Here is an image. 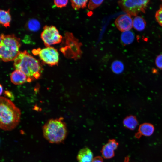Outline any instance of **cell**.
<instances>
[{
	"instance_id": "6da1fadb",
	"label": "cell",
	"mask_w": 162,
	"mask_h": 162,
	"mask_svg": "<svg viewBox=\"0 0 162 162\" xmlns=\"http://www.w3.org/2000/svg\"><path fill=\"white\" fill-rule=\"evenodd\" d=\"M21 112L10 100L0 96V128L10 131L14 129L19 124Z\"/></svg>"
},
{
	"instance_id": "7a4b0ae2",
	"label": "cell",
	"mask_w": 162,
	"mask_h": 162,
	"mask_svg": "<svg viewBox=\"0 0 162 162\" xmlns=\"http://www.w3.org/2000/svg\"><path fill=\"white\" fill-rule=\"evenodd\" d=\"M14 61V68L26 75L27 82H31L40 77L42 70L41 65L26 51H20Z\"/></svg>"
},
{
	"instance_id": "3957f363",
	"label": "cell",
	"mask_w": 162,
	"mask_h": 162,
	"mask_svg": "<svg viewBox=\"0 0 162 162\" xmlns=\"http://www.w3.org/2000/svg\"><path fill=\"white\" fill-rule=\"evenodd\" d=\"M42 130L44 137L52 143L63 141L68 133L66 125L62 117L50 119L44 125Z\"/></svg>"
},
{
	"instance_id": "277c9868",
	"label": "cell",
	"mask_w": 162,
	"mask_h": 162,
	"mask_svg": "<svg viewBox=\"0 0 162 162\" xmlns=\"http://www.w3.org/2000/svg\"><path fill=\"white\" fill-rule=\"evenodd\" d=\"M0 59L5 62L14 61L20 51V40L14 34L0 35Z\"/></svg>"
},
{
	"instance_id": "5b68a950",
	"label": "cell",
	"mask_w": 162,
	"mask_h": 162,
	"mask_svg": "<svg viewBox=\"0 0 162 162\" xmlns=\"http://www.w3.org/2000/svg\"><path fill=\"white\" fill-rule=\"evenodd\" d=\"M149 1L123 0L118 2L119 6L127 14L136 16L141 12L144 13Z\"/></svg>"
},
{
	"instance_id": "8992f818",
	"label": "cell",
	"mask_w": 162,
	"mask_h": 162,
	"mask_svg": "<svg viewBox=\"0 0 162 162\" xmlns=\"http://www.w3.org/2000/svg\"><path fill=\"white\" fill-rule=\"evenodd\" d=\"M35 55H38L44 63L50 66L58 64L59 54L57 50L53 47L49 46L40 49H34L32 51Z\"/></svg>"
},
{
	"instance_id": "52a82bcc",
	"label": "cell",
	"mask_w": 162,
	"mask_h": 162,
	"mask_svg": "<svg viewBox=\"0 0 162 162\" xmlns=\"http://www.w3.org/2000/svg\"><path fill=\"white\" fill-rule=\"evenodd\" d=\"M41 37L46 47L60 43L62 39L56 28L53 26L46 25L43 28Z\"/></svg>"
},
{
	"instance_id": "ba28073f",
	"label": "cell",
	"mask_w": 162,
	"mask_h": 162,
	"mask_svg": "<svg viewBox=\"0 0 162 162\" xmlns=\"http://www.w3.org/2000/svg\"><path fill=\"white\" fill-rule=\"evenodd\" d=\"M117 28L122 32L130 30L133 26V20L131 16L126 14L119 16L115 21Z\"/></svg>"
},
{
	"instance_id": "9c48e42d",
	"label": "cell",
	"mask_w": 162,
	"mask_h": 162,
	"mask_svg": "<svg viewBox=\"0 0 162 162\" xmlns=\"http://www.w3.org/2000/svg\"><path fill=\"white\" fill-rule=\"evenodd\" d=\"M68 35V38L69 40L68 44L71 52L70 58L75 59H79L82 54L80 49L82 44L79 42L78 40L75 38L72 34L69 33Z\"/></svg>"
},
{
	"instance_id": "30bf717a",
	"label": "cell",
	"mask_w": 162,
	"mask_h": 162,
	"mask_svg": "<svg viewBox=\"0 0 162 162\" xmlns=\"http://www.w3.org/2000/svg\"><path fill=\"white\" fill-rule=\"evenodd\" d=\"M118 145V142L115 140H109L102 148L101 152L103 157L106 159L113 157L115 155V151Z\"/></svg>"
},
{
	"instance_id": "8fae6325",
	"label": "cell",
	"mask_w": 162,
	"mask_h": 162,
	"mask_svg": "<svg viewBox=\"0 0 162 162\" xmlns=\"http://www.w3.org/2000/svg\"><path fill=\"white\" fill-rule=\"evenodd\" d=\"M93 158L92 151L87 147L81 149L77 156L78 162H92Z\"/></svg>"
},
{
	"instance_id": "7c38bea8",
	"label": "cell",
	"mask_w": 162,
	"mask_h": 162,
	"mask_svg": "<svg viewBox=\"0 0 162 162\" xmlns=\"http://www.w3.org/2000/svg\"><path fill=\"white\" fill-rule=\"evenodd\" d=\"M154 130V127L152 124L148 123H143L140 126L136 137L138 138L142 135L150 136L153 134Z\"/></svg>"
},
{
	"instance_id": "4fadbf2b",
	"label": "cell",
	"mask_w": 162,
	"mask_h": 162,
	"mask_svg": "<svg viewBox=\"0 0 162 162\" xmlns=\"http://www.w3.org/2000/svg\"><path fill=\"white\" fill-rule=\"evenodd\" d=\"M11 82L16 85H20L27 82V77L22 71L15 70L11 74L10 76Z\"/></svg>"
},
{
	"instance_id": "5bb4252c",
	"label": "cell",
	"mask_w": 162,
	"mask_h": 162,
	"mask_svg": "<svg viewBox=\"0 0 162 162\" xmlns=\"http://www.w3.org/2000/svg\"><path fill=\"white\" fill-rule=\"evenodd\" d=\"M138 123L136 117L132 115L127 116L123 121L124 126L130 130H134L137 127Z\"/></svg>"
},
{
	"instance_id": "9a60e30c",
	"label": "cell",
	"mask_w": 162,
	"mask_h": 162,
	"mask_svg": "<svg viewBox=\"0 0 162 162\" xmlns=\"http://www.w3.org/2000/svg\"><path fill=\"white\" fill-rule=\"evenodd\" d=\"M11 17L10 13V10H0V24L7 27L10 26Z\"/></svg>"
},
{
	"instance_id": "2e32d148",
	"label": "cell",
	"mask_w": 162,
	"mask_h": 162,
	"mask_svg": "<svg viewBox=\"0 0 162 162\" xmlns=\"http://www.w3.org/2000/svg\"><path fill=\"white\" fill-rule=\"evenodd\" d=\"M134 39V34L130 30L123 32L121 35V42L124 45L130 44L133 41Z\"/></svg>"
},
{
	"instance_id": "e0dca14e",
	"label": "cell",
	"mask_w": 162,
	"mask_h": 162,
	"mask_svg": "<svg viewBox=\"0 0 162 162\" xmlns=\"http://www.w3.org/2000/svg\"><path fill=\"white\" fill-rule=\"evenodd\" d=\"M146 25L145 20L140 16H135L133 20V26L137 31H140L143 30Z\"/></svg>"
},
{
	"instance_id": "ac0fdd59",
	"label": "cell",
	"mask_w": 162,
	"mask_h": 162,
	"mask_svg": "<svg viewBox=\"0 0 162 162\" xmlns=\"http://www.w3.org/2000/svg\"><path fill=\"white\" fill-rule=\"evenodd\" d=\"M111 68L114 73L116 74H119L123 71L124 65L121 62L118 60H116L112 63Z\"/></svg>"
},
{
	"instance_id": "d6986e66",
	"label": "cell",
	"mask_w": 162,
	"mask_h": 162,
	"mask_svg": "<svg viewBox=\"0 0 162 162\" xmlns=\"http://www.w3.org/2000/svg\"><path fill=\"white\" fill-rule=\"evenodd\" d=\"M40 22L35 19L29 20L27 23L28 29L31 31H37L40 28Z\"/></svg>"
},
{
	"instance_id": "ffe728a7",
	"label": "cell",
	"mask_w": 162,
	"mask_h": 162,
	"mask_svg": "<svg viewBox=\"0 0 162 162\" xmlns=\"http://www.w3.org/2000/svg\"><path fill=\"white\" fill-rule=\"evenodd\" d=\"M71 5L75 10L83 8L86 7L88 0H71Z\"/></svg>"
},
{
	"instance_id": "44dd1931",
	"label": "cell",
	"mask_w": 162,
	"mask_h": 162,
	"mask_svg": "<svg viewBox=\"0 0 162 162\" xmlns=\"http://www.w3.org/2000/svg\"><path fill=\"white\" fill-rule=\"evenodd\" d=\"M103 2L104 0H90L88 8L90 10H93L100 5Z\"/></svg>"
},
{
	"instance_id": "7402d4cb",
	"label": "cell",
	"mask_w": 162,
	"mask_h": 162,
	"mask_svg": "<svg viewBox=\"0 0 162 162\" xmlns=\"http://www.w3.org/2000/svg\"><path fill=\"white\" fill-rule=\"evenodd\" d=\"M155 17L158 22L162 26V4L159 9L156 12Z\"/></svg>"
},
{
	"instance_id": "603a6c76",
	"label": "cell",
	"mask_w": 162,
	"mask_h": 162,
	"mask_svg": "<svg viewBox=\"0 0 162 162\" xmlns=\"http://www.w3.org/2000/svg\"><path fill=\"white\" fill-rule=\"evenodd\" d=\"M54 3L58 8H62L65 7L68 2L67 0H54Z\"/></svg>"
},
{
	"instance_id": "cb8c5ba5",
	"label": "cell",
	"mask_w": 162,
	"mask_h": 162,
	"mask_svg": "<svg viewBox=\"0 0 162 162\" xmlns=\"http://www.w3.org/2000/svg\"><path fill=\"white\" fill-rule=\"evenodd\" d=\"M156 66L159 69L162 70V54L158 55L155 60Z\"/></svg>"
},
{
	"instance_id": "d4e9b609",
	"label": "cell",
	"mask_w": 162,
	"mask_h": 162,
	"mask_svg": "<svg viewBox=\"0 0 162 162\" xmlns=\"http://www.w3.org/2000/svg\"><path fill=\"white\" fill-rule=\"evenodd\" d=\"M92 162H103V160L101 156H97L94 158Z\"/></svg>"
},
{
	"instance_id": "484cf974",
	"label": "cell",
	"mask_w": 162,
	"mask_h": 162,
	"mask_svg": "<svg viewBox=\"0 0 162 162\" xmlns=\"http://www.w3.org/2000/svg\"><path fill=\"white\" fill-rule=\"evenodd\" d=\"M3 92V88L2 86L0 84V96L2 94Z\"/></svg>"
},
{
	"instance_id": "4316f807",
	"label": "cell",
	"mask_w": 162,
	"mask_h": 162,
	"mask_svg": "<svg viewBox=\"0 0 162 162\" xmlns=\"http://www.w3.org/2000/svg\"><path fill=\"white\" fill-rule=\"evenodd\" d=\"M129 158L128 157H126L124 160V162H128L129 160Z\"/></svg>"
},
{
	"instance_id": "83f0119b",
	"label": "cell",
	"mask_w": 162,
	"mask_h": 162,
	"mask_svg": "<svg viewBox=\"0 0 162 162\" xmlns=\"http://www.w3.org/2000/svg\"><path fill=\"white\" fill-rule=\"evenodd\" d=\"M1 40V36H0V42Z\"/></svg>"
},
{
	"instance_id": "f1b7e54d",
	"label": "cell",
	"mask_w": 162,
	"mask_h": 162,
	"mask_svg": "<svg viewBox=\"0 0 162 162\" xmlns=\"http://www.w3.org/2000/svg\"><path fill=\"white\" fill-rule=\"evenodd\" d=\"M0 142H1V140H0Z\"/></svg>"
}]
</instances>
